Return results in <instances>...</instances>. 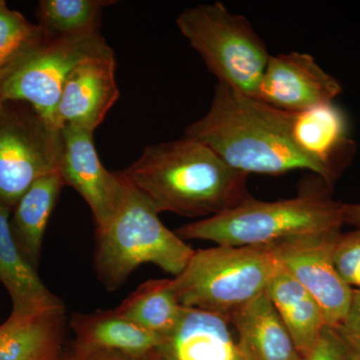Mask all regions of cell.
Wrapping results in <instances>:
<instances>
[{"instance_id": "obj_1", "label": "cell", "mask_w": 360, "mask_h": 360, "mask_svg": "<svg viewBox=\"0 0 360 360\" xmlns=\"http://www.w3.org/2000/svg\"><path fill=\"white\" fill-rule=\"evenodd\" d=\"M122 174L158 214L208 219L252 198L248 174L191 137L146 146Z\"/></svg>"}, {"instance_id": "obj_2", "label": "cell", "mask_w": 360, "mask_h": 360, "mask_svg": "<svg viewBox=\"0 0 360 360\" xmlns=\"http://www.w3.org/2000/svg\"><path fill=\"white\" fill-rule=\"evenodd\" d=\"M290 112L276 110L226 86L215 85L210 110L184 136L210 146L233 169L250 175H281L316 167L296 148Z\"/></svg>"}, {"instance_id": "obj_3", "label": "cell", "mask_w": 360, "mask_h": 360, "mask_svg": "<svg viewBox=\"0 0 360 360\" xmlns=\"http://www.w3.org/2000/svg\"><path fill=\"white\" fill-rule=\"evenodd\" d=\"M345 203L328 191L303 193L278 201L250 198L243 205L217 217L179 227L182 239L212 241L220 246H271L281 241L338 231Z\"/></svg>"}, {"instance_id": "obj_4", "label": "cell", "mask_w": 360, "mask_h": 360, "mask_svg": "<svg viewBox=\"0 0 360 360\" xmlns=\"http://www.w3.org/2000/svg\"><path fill=\"white\" fill-rule=\"evenodd\" d=\"M194 251L161 222L155 208L127 181L122 207L105 229L96 232L94 264L99 281L115 290L144 264L177 276Z\"/></svg>"}, {"instance_id": "obj_5", "label": "cell", "mask_w": 360, "mask_h": 360, "mask_svg": "<svg viewBox=\"0 0 360 360\" xmlns=\"http://www.w3.org/2000/svg\"><path fill=\"white\" fill-rule=\"evenodd\" d=\"M277 260L269 246H220L194 251L172 278L180 304L229 319L266 291Z\"/></svg>"}, {"instance_id": "obj_6", "label": "cell", "mask_w": 360, "mask_h": 360, "mask_svg": "<svg viewBox=\"0 0 360 360\" xmlns=\"http://www.w3.org/2000/svg\"><path fill=\"white\" fill-rule=\"evenodd\" d=\"M176 25L219 84L255 98L271 56L245 16L214 1L182 11Z\"/></svg>"}, {"instance_id": "obj_7", "label": "cell", "mask_w": 360, "mask_h": 360, "mask_svg": "<svg viewBox=\"0 0 360 360\" xmlns=\"http://www.w3.org/2000/svg\"><path fill=\"white\" fill-rule=\"evenodd\" d=\"M63 146V129L30 104L0 101V206L13 212L37 179L58 172Z\"/></svg>"}, {"instance_id": "obj_8", "label": "cell", "mask_w": 360, "mask_h": 360, "mask_svg": "<svg viewBox=\"0 0 360 360\" xmlns=\"http://www.w3.org/2000/svg\"><path fill=\"white\" fill-rule=\"evenodd\" d=\"M110 52L113 49L99 30L73 35L44 33L4 82L0 101L30 104L44 120L59 127L56 111L70 73L85 59Z\"/></svg>"}, {"instance_id": "obj_9", "label": "cell", "mask_w": 360, "mask_h": 360, "mask_svg": "<svg viewBox=\"0 0 360 360\" xmlns=\"http://www.w3.org/2000/svg\"><path fill=\"white\" fill-rule=\"evenodd\" d=\"M340 232L302 236L269 246L277 262L319 303L326 326L331 329L345 321L354 291L336 271L331 257Z\"/></svg>"}, {"instance_id": "obj_10", "label": "cell", "mask_w": 360, "mask_h": 360, "mask_svg": "<svg viewBox=\"0 0 360 360\" xmlns=\"http://www.w3.org/2000/svg\"><path fill=\"white\" fill-rule=\"evenodd\" d=\"M63 139L58 174L63 186L72 187L84 198L94 214L96 232L103 231L122 207L127 180L122 172H111L103 167L94 132L63 127Z\"/></svg>"}, {"instance_id": "obj_11", "label": "cell", "mask_w": 360, "mask_h": 360, "mask_svg": "<svg viewBox=\"0 0 360 360\" xmlns=\"http://www.w3.org/2000/svg\"><path fill=\"white\" fill-rule=\"evenodd\" d=\"M342 87L314 56L288 52L270 56L255 99L276 110L300 112L333 103Z\"/></svg>"}, {"instance_id": "obj_12", "label": "cell", "mask_w": 360, "mask_h": 360, "mask_svg": "<svg viewBox=\"0 0 360 360\" xmlns=\"http://www.w3.org/2000/svg\"><path fill=\"white\" fill-rule=\"evenodd\" d=\"M290 130L296 148L314 163L319 179L333 186L355 153L345 112L333 103L290 112Z\"/></svg>"}, {"instance_id": "obj_13", "label": "cell", "mask_w": 360, "mask_h": 360, "mask_svg": "<svg viewBox=\"0 0 360 360\" xmlns=\"http://www.w3.org/2000/svg\"><path fill=\"white\" fill-rule=\"evenodd\" d=\"M115 51L85 59L66 79L56 111L58 127L94 132L118 97Z\"/></svg>"}, {"instance_id": "obj_14", "label": "cell", "mask_w": 360, "mask_h": 360, "mask_svg": "<svg viewBox=\"0 0 360 360\" xmlns=\"http://www.w3.org/2000/svg\"><path fill=\"white\" fill-rule=\"evenodd\" d=\"M160 352L168 360H236L239 354L229 319L187 307L163 338Z\"/></svg>"}, {"instance_id": "obj_15", "label": "cell", "mask_w": 360, "mask_h": 360, "mask_svg": "<svg viewBox=\"0 0 360 360\" xmlns=\"http://www.w3.org/2000/svg\"><path fill=\"white\" fill-rule=\"evenodd\" d=\"M245 360H302L266 291L229 317Z\"/></svg>"}, {"instance_id": "obj_16", "label": "cell", "mask_w": 360, "mask_h": 360, "mask_svg": "<svg viewBox=\"0 0 360 360\" xmlns=\"http://www.w3.org/2000/svg\"><path fill=\"white\" fill-rule=\"evenodd\" d=\"M70 326L75 331L73 349L141 355L160 349L163 336L141 328L115 309L92 314H75Z\"/></svg>"}, {"instance_id": "obj_17", "label": "cell", "mask_w": 360, "mask_h": 360, "mask_svg": "<svg viewBox=\"0 0 360 360\" xmlns=\"http://www.w3.org/2000/svg\"><path fill=\"white\" fill-rule=\"evenodd\" d=\"M9 208L0 206V281L13 302V316H30L65 307L47 290L32 266L21 255L11 231Z\"/></svg>"}, {"instance_id": "obj_18", "label": "cell", "mask_w": 360, "mask_h": 360, "mask_svg": "<svg viewBox=\"0 0 360 360\" xmlns=\"http://www.w3.org/2000/svg\"><path fill=\"white\" fill-rule=\"evenodd\" d=\"M65 329V307L30 316L11 315L0 324V360H61Z\"/></svg>"}, {"instance_id": "obj_19", "label": "cell", "mask_w": 360, "mask_h": 360, "mask_svg": "<svg viewBox=\"0 0 360 360\" xmlns=\"http://www.w3.org/2000/svg\"><path fill=\"white\" fill-rule=\"evenodd\" d=\"M266 292L298 354L307 356L328 328L319 303L278 262Z\"/></svg>"}, {"instance_id": "obj_20", "label": "cell", "mask_w": 360, "mask_h": 360, "mask_svg": "<svg viewBox=\"0 0 360 360\" xmlns=\"http://www.w3.org/2000/svg\"><path fill=\"white\" fill-rule=\"evenodd\" d=\"M63 186L58 172L37 179L13 208L11 231L23 257L39 266L47 224Z\"/></svg>"}, {"instance_id": "obj_21", "label": "cell", "mask_w": 360, "mask_h": 360, "mask_svg": "<svg viewBox=\"0 0 360 360\" xmlns=\"http://www.w3.org/2000/svg\"><path fill=\"white\" fill-rule=\"evenodd\" d=\"M182 310L172 279L146 281L115 309L124 319L163 338L175 328Z\"/></svg>"}, {"instance_id": "obj_22", "label": "cell", "mask_w": 360, "mask_h": 360, "mask_svg": "<svg viewBox=\"0 0 360 360\" xmlns=\"http://www.w3.org/2000/svg\"><path fill=\"white\" fill-rule=\"evenodd\" d=\"M115 4L104 0H41L39 25L45 34L73 35L99 30L101 11Z\"/></svg>"}, {"instance_id": "obj_23", "label": "cell", "mask_w": 360, "mask_h": 360, "mask_svg": "<svg viewBox=\"0 0 360 360\" xmlns=\"http://www.w3.org/2000/svg\"><path fill=\"white\" fill-rule=\"evenodd\" d=\"M44 34L39 25L30 22L22 14L0 0V68L22 56Z\"/></svg>"}, {"instance_id": "obj_24", "label": "cell", "mask_w": 360, "mask_h": 360, "mask_svg": "<svg viewBox=\"0 0 360 360\" xmlns=\"http://www.w3.org/2000/svg\"><path fill=\"white\" fill-rule=\"evenodd\" d=\"M333 264L341 278L352 290H360V229L338 233L333 243Z\"/></svg>"}, {"instance_id": "obj_25", "label": "cell", "mask_w": 360, "mask_h": 360, "mask_svg": "<svg viewBox=\"0 0 360 360\" xmlns=\"http://www.w3.org/2000/svg\"><path fill=\"white\" fill-rule=\"evenodd\" d=\"M345 345L349 359H360V290L352 291V302L345 321L333 329Z\"/></svg>"}, {"instance_id": "obj_26", "label": "cell", "mask_w": 360, "mask_h": 360, "mask_svg": "<svg viewBox=\"0 0 360 360\" xmlns=\"http://www.w3.org/2000/svg\"><path fill=\"white\" fill-rule=\"evenodd\" d=\"M302 360H348V354L335 331L326 328L314 349Z\"/></svg>"}, {"instance_id": "obj_27", "label": "cell", "mask_w": 360, "mask_h": 360, "mask_svg": "<svg viewBox=\"0 0 360 360\" xmlns=\"http://www.w3.org/2000/svg\"><path fill=\"white\" fill-rule=\"evenodd\" d=\"M61 360H168L160 349L141 355L123 354L117 352H78L70 348Z\"/></svg>"}, {"instance_id": "obj_28", "label": "cell", "mask_w": 360, "mask_h": 360, "mask_svg": "<svg viewBox=\"0 0 360 360\" xmlns=\"http://www.w3.org/2000/svg\"><path fill=\"white\" fill-rule=\"evenodd\" d=\"M343 222L360 229V203L343 206Z\"/></svg>"}, {"instance_id": "obj_29", "label": "cell", "mask_w": 360, "mask_h": 360, "mask_svg": "<svg viewBox=\"0 0 360 360\" xmlns=\"http://www.w3.org/2000/svg\"><path fill=\"white\" fill-rule=\"evenodd\" d=\"M27 52H25L22 56L15 59V60L13 61V63H9V65L0 68V92H1L2 86H4V82H6L7 78L11 77V73H13V71L16 70V68L20 65L21 61H22V59L25 58V56Z\"/></svg>"}, {"instance_id": "obj_30", "label": "cell", "mask_w": 360, "mask_h": 360, "mask_svg": "<svg viewBox=\"0 0 360 360\" xmlns=\"http://www.w3.org/2000/svg\"><path fill=\"white\" fill-rule=\"evenodd\" d=\"M236 360H245V359H243V357L241 356V355L238 354V359H236Z\"/></svg>"}, {"instance_id": "obj_31", "label": "cell", "mask_w": 360, "mask_h": 360, "mask_svg": "<svg viewBox=\"0 0 360 360\" xmlns=\"http://www.w3.org/2000/svg\"><path fill=\"white\" fill-rule=\"evenodd\" d=\"M348 360H360V359H349V357H348Z\"/></svg>"}]
</instances>
